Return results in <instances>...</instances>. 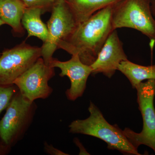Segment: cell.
<instances>
[{"mask_svg": "<svg viewBox=\"0 0 155 155\" xmlns=\"http://www.w3.org/2000/svg\"><path fill=\"white\" fill-rule=\"evenodd\" d=\"M55 75L54 68L45 64L42 57L14 81L22 96L31 102L45 99L53 89L48 81Z\"/></svg>", "mask_w": 155, "mask_h": 155, "instance_id": "8", "label": "cell"}, {"mask_svg": "<svg viewBox=\"0 0 155 155\" xmlns=\"http://www.w3.org/2000/svg\"><path fill=\"white\" fill-rule=\"evenodd\" d=\"M19 91L17 87L12 85H0V115L6 110L14 97Z\"/></svg>", "mask_w": 155, "mask_h": 155, "instance_id": "15", "label": "cell"}, {"mask_svg": "<svg viewBox=\"0 0 155 155\" xmlns=\"http://www.w3.org/2000/svg\"><path fill=\"white\" fill-rule=\"evenodd\" d=\"M55 1H60V0H55ZM64 1H66V0H64Z\"/></svg>", "mask_w": 155, "mask_h": 155, "instance_id": "21", "label": "cell"}, {"mask_svg": "<svg viewBox=\"0 0 155 155\" xmlns=\"http://www.w3.org/2000/svg\"><path fill=\"white\" fill-rule=\"evenodd\" d=\"M69 61H61L53 58L50 66L61 70L60 76H67L71 82V86L66 91L68 100L75 101L82 96L86 88L89 76L92 74L91 66L84 64L77 55H72Z\"/></svg>", "mask_w": 155, "mask_h": 155, "instance_id": "9", "label": "cell"}, {"mask_svg": "<svg viewBox=\"0 0 155 155\" xmlns=\"http://www.w3.org/2000/svg\"><path fill=\"white\" fill-rule=\"evenodd\" d=\"M74 142H75V144H76L80 149L79 155L89 154H88V153L86 151V150L84 149L83 145L81 144L80 141L78 140V139L77 138H75V139H74Z\"/></svg>", "mask_w": 155, "mask_h": 155, "instance_id": "18", "label": "cell"}, {"mask_svg": "<svg viewBox=\"0 0 155 155\" xmlns=\"http://www.w3.org/2000/svg\"><path fill=\"white\" fill-rule=\"evenodd\" d=\"M26 8H36L41 9L43 13L51 11L55 0H22Z\"/></svg>", "mask_w": 155, "mask_h": 155, "instance_id": "16", "label": "cell"}, {"mask_svg": "<svg viewBox=\"0 0 155 155\" xmlns=\"http://www.w3.org/2000/svg\"><path fill=\"white\" fill-rule=\"evenodd\" d=\"M77 25L66 1H55L47 22V39L41 47V57L45 64L50 66L59 43L70 35Z\"/></svg>", "mask_w": 155, "mask_h": 155, "instance_id": "6", "label": "cell"}, {"mask_svg": "<svg viewBox=\"0 0 155 155\" xmlns=\"http://www.w3.org/2000/svg\"><path fill=\"white\" fill-rule=\"evenodd\" d=\"M137 102L143 121L142 130L136 133L125 128L123 133L131 144L138 149L141 145L149 147L155 153V80L150 79L142 82L136 87Z\"/></svg>", "mask_w": 155, "mask_h": 155, "instance_id": "5", "label": "cell"}, {"mask_svg": "<svg viewBox=\"0 0 155 155\" xmlns=\"http://www.w3.org/2000/svg\"><path fill=\"white\" fill-rule=\"evenodd\" d=\"M127 60L123 43L115 29L108 37L96 60L91 65L92 69L91 74L102 73L106 77L111 78L118 70L119 64Z\"/></svg>", "mask_w": 155, "mask_h": 155, "instance_id": "10", "label": "cell"}, {"mask_svg": "<svg viewBox=\"0 0 155 155\" xmlns=\"http://www.w3.org/2000/svg\"><path fill=\"white\" fill-rule=\"evenodd\" d=\"M44 149L48 154L51 155H68L61 150L54 147L52 145L49 144L46 141L44 143Z\"/></svg>", "mask_w": 155, "mask_h": 155, "instance_id": "17", "label": "cell"}, {"mask_svg": "<svg viewBox=\"0 0 155 155\" xmlns=\"http://www.w3.org/2000/svg\"><path fill=\"white\" fill-rule=\"evenodd\" d=\"M150 1L152 12L153 16L155 18V0H150Z\"/></svg>", "mask_w": 155, "mask_h": 155, "instance_id": "19", "label": "cell"}, {"mask_svg": "<svg viewBox=\"0 0 155 155\" xmlns=\"http://www.w3.org/2000/svg\"><path fill=\"white\" fill-rule=\"evenodd\" d=\"M41 9L26 8L22 19L23 28L28 32V37H36L44 43L47 39V26L42 21Z\"/></svg>", "mask_w": 155, "mask_h": 155, "instance_id": "14", "label": "cell"}, {"mask_svg": "<svg viewBox=\"0 0 155 155\" xmlns=\"http://www.w3.org/2000/svg\"><path fill=\"white\" fill-rule=\"evenodd\" d=\"M90 116L84 119H76L69 125V131L94 137L103 140L111 150H117L124 154L140 155L131 144L123 130L106 120L99 109L92 102L88 108Z\"/></svg>", "mask_w": 155, "mask_h": 155, "instance_id": "2", "label": "cell"}, {"mask_svg": "<svg viewBox=\"0 0 155 155\" xmlns=\"http://www.w3.org/2000/svg\"><path fill=\"white\" fill-rule=\"evenodd\" d=\"M122 0H66L77 25L88 19L95 13L114 6Z\"/></svg>", "mask_w": 155, "mask_h": 155, "instance_id": "11", "label": "cell"}, {"mask_svg": "<svg viewBox=\"0 0 155 155\" xmlns=\"http://www.w3.org/2000/svg\"><path fill=\"white\" fill-rule=\"evenodd\" d=\"M118 70L127 77L133 88L135 89L143 81L155 80V64L144 66L127 60L119 64Z\"/></svg>", "mask_w": 155, "mask_h": 155, "instance_id": "13", "label": "cell"}, {"mask_svg": "<svg viewBox=\"0 0 155 155\" xmlns=\"http://www.w3.org/2000/svg\"><path fill=\"white\" fill-rule=\"evenodd\" d=\"M112 22L114 30L127 28L138 31L155 44V18L150 0H122L113 7Z\"/></svg>", "mask_w": 155, "mask_h": 155, "instance_id": "3", "label": "cell"}, {"mask_svg": "<svg viewBox=\"0 0 155 155\" xmlns=\"http://www.w3.org/2000/svg\"><path fill=\"white\" fill-rule=\"evenodd\" d=\"M1 55V54H0V56Z\"/></svg>", "mask_w": 155, "mask_h": 155, "instance_id": "22", "label": "cell"}, {"mask_svg": "<svg viewBox=\"0 0 155 155\" xmlns=\"http://www.w3.org/2000/svg\"><path fill=\"white\" fill-rule=\"evenodd\" d=\"M41 57V47L32 46L25 42L4 50L0 56V85L13 84Z\"/></svg>", "mask_w": 155, "mask_h": 155, "instance_id": "7", "label": "cell"}, {"mask_svg": "<svg viewBox=\"0 0 155 155\" xmlns=\"http://www.w3.org/2000/svg\"><path fill=\"white\" fill-rule=\"evenodd\" d=\"M26 7L22 0H0V18L16 34L22 35V19Z\"/></svg>", "mask_w": 155, "mask_h": 155, "instance_id": "12", "label": "cell"}, {"mask_svg": "<svg viewBox=\"0 0 155 155\" xmlns=\"http://www.w3.org/2000/svg\"><path fill=\"white\" fill-rule=\"evenodd\" d=\"M5 23L3 22L2 20L0 18V26H2V25H5Z\"/></svg>", "mask_w": 155, "mask_h": 155, "instance_id": "20", "label": "cell"}, {"mask_svg": "<svg viewBox=\"0 0 155 155\" xmlns=\"http://www.w3.org/2000/svg\"><path fill=\"white\" fill-rule=\"evenodd\" d=\"M114 6L97 11L78 25L70 35L59 43L58 49L72 55H77L84 64L91 66L114 30L112 22Z\"/></svg>", "mask_w": 155, "mask_h": 155, "instance_id": "1", "label": "cell"}, {"mask_svg": "<svg viewBox=\"0 0 155 155\" xmlns=\"http://www.w3.org/2000/svg\"><path fill=\"white\" fill-rule=\"evenodd\" d=\"M37 106L17 92L0 120V139L10 148L23 137L33 120Z\"/></svg>", "mask_w": 155, "mask_h": 155, "instance_id": "4", "label": "cell"}]
</instances>
